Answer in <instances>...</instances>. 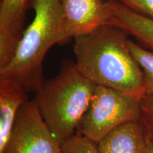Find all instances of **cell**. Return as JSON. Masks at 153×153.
I'll use <instances>...</instances> for the list:
<instances>
[{
	"label": "cell",
	"mask_w": 153,
	"mask_h": 153,
	"mask_svg": "<svg viewBox=\"0 0 153 153\" xmlns=\"http://www.w3.org/2000/svg\"><path fill=\"white\" fill-rule=\"evenodd\" d=\"M128 34L107 24L74 38L78 70L96 85L145 98L143 74L128 46Z\"/></svg>",
	"instance_id": "6da1fadb"
},
{
	"label": "cell",
	"mask_w": 153,
	"mask_h": 153,
	"mask_svg": "<svg viewBox=\"0 0 153 153\" xmlns=\"http://www.w3.org/2000/svg\"><path fill=\"white\" fill-rule=\"evenodd\" d=\"M34 18L24 30L12 60L0 70V78L14 80L26 90L36 91L43 79V62L53 45L64 43L59 0H32Z\"/></svg>",
	"instance_id": "7a4b0ae2"
},
{
	"label": "cell",
	"mask_w": 153,
	"mask_h": 153,
	"mask_svg": "<svg viewBox=\"0 0 153 153\" xmlns=\"http://www.w3.org/2000/svg\"><path fill=\"white\" fill-rule=\"evenodd\" d=\"M96 86L78 70L75 62L65 60L61 63L58 74L44 81L36 91L34 100L62 145L77 129Z\"/></svg>",
	"instance_id": "3957f363"
},
{
	"label": "cell",
	"mask_w": 153,
	"mask_h": 153,
	"mask_svg": "<svg viewBox=\"0 0 153 153\" xmlns=\"http://www.w3.org/2000/svg\"><path fill=\"white\" fill-rule=\"evenodd\" d=\"M140 101L116 89L97 85L76 133L98 143L118 126L140 120Z\"/></svg>",
	"instance_id": "277c9868"
},
{
	"label": "cell",
	"mask_w": 153,
	"mask_h": 153,
	"mask_svg": "<svg viewBox=\"0 0 153 153\" xmlns=\"http://www.w3.org/2000/svg\"><path fill=\"white\" fill-rule=\"evenodd\" d=\"M62 145L50 129L34 99L22 105L3 153H61Z\"/></svg>",
	"instance_id": "5b68a950"
},
{
	"label": "cell",
	"mask_w": 153,
	"mask_h": 153,
	"mask_svg": "<svg viewBox=\"0 0 153 153\" xmlns=\"http://www.w3.org/2000/svg\"><path fill=\"white\" fill-rule=\"evenodd\" d=\"M65 41L108 24L110 13L106 0H59Z\"/></svg>",
	"instance_id": "8992f818"
},
{
	"label": "cell",
	"mask_w": 153,
	"mask_h": 153,
	"mask_svg": "<svg viewBox=\"0 0 153 153\" xmlns=\"http://www.w3.org/2000/svg\"><path fill=\"white\" fill-rule=\"evenodd\" d=\"M31 3L32 0H1L0 70L8 65L14 57Z\"/></svg>",
	"instance_id": "52a82bcc"
},
{
	"label": "cell",
	"mask_w": 153,
	"mask_h": 153,
	"mask_svg": "<svg viewBox=\"0 0 153 153\" xmlns=\"http://www.w3.org/2000/svg\"><path fill=\"white\" fill-rule=\"evenodd\" d=\"M28 100L26 89L20 83L0 78V153L7 146L19 109Z\"/></svg>",
	"instance_id": "ba28073f"
},
{
	"label": "cell",
	"mask_w": 153,
	"mask_h": 153,
	"mask_svg": "<svg viewBox=\"0 0 153 153\" xmlns=\"http://www.w3.org/2000/svg\"><path fill=\"white\" fill-rule=\"evenodd\" d=\"M97 144L100 153H146L148 138L140 120L118 126Z\"/></svg>",
	"instance_id": "9c48e42d"
},
{
	"label": "cell",
	"mask_w": 153,
	"mask_h": 153,
	"mask_svg": "<svg viewBox=\"0 0 153 153\" xmlns=\"http://www.w3.org/2000/svg\"><path fill=\"white\" fill-rule=\"evenodd\" d=\"M110 13L108 24L118 26L132 36L140 45L153 52V20L137 14L116 1H106Z\"/></svg>",
	"instance_id": "30bf717a"
},
{
	"label": "cell",
	"mask_w": 153,
	"mask_h": 153,
	"mask_svg": "<svg viewBox=\"0 0 153 153\" xmlns=\"http://www.w3.org/2000/svg\"><path fill=\"white\" fill-rule=\"evenodd\" d=\"M128 46L142 69L145 97H153V52L131 39L128 40Z\"/></svg>",
	"instance_id": "8fae6325"
},
{
	"label": "cell",
	"mask_w": 153,
	"mask_h": 153,
	"mask_svg": "<svg viewBox=\"0 0 153 153\" xmlns=\"http://www.w3.org/2000/svg\"><path fill=\"white\" fill-rule=\"evenodd\" d=\"M61 153H100L98 144L79 133H74L65 141Z\"/></svg>",
	"instance_id": "7c38bea8"
},
{
	"label": "cell",
	"mask_w": 153,
	"mask_h": 153,
	"mask_svg": "<svg viewBox=\"0 0 153 153\" xmlns=\"http://www.w3.org/2000/svg\"><path fill=\"white\" fill-rule=\"evenodd\" d=\"M140 120L147 138L153 141V97H145L140 101Z\"/></svg>",
	"instance_id": "4fadbf2b"
},
{
	"label": "cell",
	"mask_w": 153,
	"mask_h": 153,
	"mask_svg": "<svg viewBox=\"0 0 153 153\" xmlns=\"http://www.w3.org/2000/svg\"><path fill=\"white\" fill-rule=\"evenodd\" d=\"M111 1V0H106ZM153 20V0H112Z\"/></svg>",
	"instance_id": "5bb4252c"
},
{
	"label": "cell",
	"mask_w": 153,
	"mask_h": 153,
	"mask_svg": "<svg viewBox=\"0 0 153 153\" xmlns=\"http://www.w3.org/2000/svg\"><path fill=\"white\" fill-rule=\"evenodd\" d=\"M146 153H153V141L148 139V147H147Z\"/></svg>",
	"instance_id": "9a60e30c"
}]
</instances>
